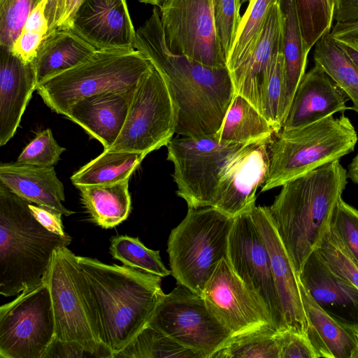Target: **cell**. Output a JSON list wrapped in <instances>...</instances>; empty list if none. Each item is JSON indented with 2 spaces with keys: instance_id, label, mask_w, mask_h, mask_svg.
<instances>
[{
  "instance_id": "obj_1",
  "label": "cell",
  "mask_w": 358,
  "mask_h": 358,
  "mask_svg": "<svg viewBox=\"0 0 358 358\" xmlns=\"http://www.w3.org/2000/svg\"><path fill=\"white\" fill-rule=\"evenodd\" d=\"M134 48L166 78L178 107L176 134L182 136L215 135L235 94L227 67L203 64L172 52L165 41L159 9L136 30Z\"/></svg>"
},
{
  "instance_id": "obj_2",
  "label": "cell",
  "mask_w": 358,
  "mask_h": 358,
  "mask_svg": "<svg viewBox=\"0 0 358 358\" xmlns=\"http://www.w3.org/2000/svg\"><path fill=\"white\" fill-rule=\"evenodd\" d=\"M348 178L339 160L328 163L284 183L267 206L298 275L327 232Z\"/></svg>"
},
{
  "instance_id": "obj_3",
  "label": "cell",
  "mask_w": 358,
  "mask_h": 358,
  "mask_svg": "<svg viewBox=\"0 0 358 358\" xmlns=\"http://www.w3.org/2000/svg\"><path fill=\"white\" fill-rule=\"evenodd\" d=\"M92 294L99 337L113 358L145 327L165 294L159 276L77 256Z\"/></svg>"
},
{
  "instance_id": "obj_4",
  "label": "cell",
  "mask_w": 358,
  "mask_h": 358,
  "mask_svg": "<svg viewBox=\"0 0 358 358\" xmlns=\"http://www.w3.org/2000/svg\"><path fill=\"white\" fill-rule=\"evenodd\" d=\"M29 204L0 182V294L6 297L43 283L55 250L72 241L43 227Z\"/></svg>"
},
{
  "instance_id": "obj_5",
  "label": "cell",
  "mask_w": 358,
  "mask_h": 358,
  "mask_svg": "<svg viewBox=\"0 0 358 358\" xmlns=\"http://www.w3.org/2000/svg\"><path fill=\"white\" fill-rule=\"evenodd\" d=\"M358 140L355 127L344 113L277 133L271 147L270 169L262 192L339 160L352 152Z\"/></svg>"
},
{
  "instance_id": "obj_6",
  "label": "cell",
  "mask_w": 358,
  "mask_h": 358,
  "mask_svg": "<svg viewBox=\"0 0 358 358\" xmlns=\"http://www.w3.org/2000/svg\"><path fill=\"white\" fill-rule=\"evenodd\" d=\"M152 67L135 48L96 50L77 66L49 78L36 90L57 114L88 96L136 87Z\"/></svg>"
},
{
  "instance_id": "obj_7",
  "label": "cell",
  "mask_w": 358,
  "mask_h": 358,
  "mask_svg": "<svg viewBox=\"0 0 358 358\" xmlns=\"http://www.w3.org/2000/svg\"><path fill=\"white\" fill-rule=\"evenodd\" d=\"M234 218L213 206L188 208L167 243L171 272L177 284L202 296L220 262L227 256Z\"/></svg>"
},
{
  "instance_id": "obj_8",
  "label": "cell",
  "mask_w": 358,
  "mask_h": 358,
  "mask_svg": "<svg viewBox=\"0 0 358 358\" xmlns=\"http://www.w3.org/2000/svg\"><path fill=\"white\" fill-rule=\"evenodd\" d=\"M45 282L52 299L55 338L78 343L94 357L113 358L101 342L96 308L77 256L67 247L55 250Z\"/></svg>"
},
{
  "instance_id": "obj_9",
  "label": "cell",
  "mask_w": 358,
  "mask_h": 358,
  "mask_svg": "<svg viewBox=\"0 0 358 358\" xmlns=\"http://www.w3.org/2000/svg\"><path fill=\"white\" fill-rule=\"evenodd\" d=\"M178 107L165 76L152 64L138 85L127 119L110 151L146 153L176 134Z\"/></svg>"
},
{
  "instance_id": "obj_10",
  "label": "cell",
  "mask_w": 358,
  "mask_h": 358,
  "mask_svg": "<svg viewBox=\"0 0 358 358\" xmlns=\"http://www.w3.org/2000/svg\"><path fill=\"white\" fill-rule=\"evenodd\" d=\"M244 144L220 141L215 135L173 138L166 145L173 162L176 194L188 208L213 206L219 173L229 157Z\"/></svg>"
},
{
  "instance_id": "obj_11",
  "label": "cell",
  "mask_w": 358,
  "mask_h": 358,
  "mask_svg": "<svg viewBox=\"0 0 358 358\" xmlns=\"http://www.w3.org/2000/svg\"><path fill=\"white\" fill-rule=\"evenodd\" d=\"M148 324L200 358H211L231 337L203 296L179 284L165 294Z\"/></svg>"
},
{
  "instance_id": "obj_12",
  "label": "cell",
  "mask_w": 358,
  "mask_h": 358,
  "mask_svg": "<svg viewBox=\"0 0 358 358\" xmlns=\"http://www.w3.org/2000/svg\"><path fill=\"white\" fill-rule=\"evenodd\" d=\"M54 338V313L45 282L0 307L1 358H43Z\"/></svg>"
},
{
  "instance_id": "obj_13",
  "label": "cell",
  "mask_w": 358,
  "mask_h": 358,
  "mask_svg": "<svg viewBox=\"0 0 358 358\" xmlns=\"http://www.w3.org/2000/svg\"><path fill=\"white\" fill-rule=\"evenodd\" d=\"M159 13L165 41L172 52L209 66L227 67L213 0H166Z\"/></svg>"
},
{
  "instance_id": "obj_14",
  "label": "cell",
  "mask_w": 358,
  "mask_h": 358,
  "mask_svg": "<svg viewBox=\"0 0 358 358\" xmlns=\"http://www.w3.org/2000/svg\"><path fill=\"white\" fill-rule=\"evenodd\" d=\"M252 209L235 217L227 258L236 274L264 304L280 332L285 330L282 310L269 252L253 219Z\"/></svg>"
},
{
  "instance_id": "obj_15",
  "label": "cell",
  "mask_w": 358,
  "mask_h": 358,
  "mask_svg": "<svg viewBox=\"0 0 358 358\" xmlns=\"http://www.w3.org/2000/svg\"><path fill=\"white\" fill-rule=\"evenodd\" d=\"M274 136L243 145L225 162L213 207L232 217L255 206L256 192L266 182Z\"/></svg>"
},
{
  "instance_id": "obj_16",
  "label": "cell",
  "mask_w": 358,
  "mask_h": 358,
  "mask_svg": "<svg viewBox=\"0 0 358 358\" xmlns=\"http://www.w3.org/2000/svg\"><path fill=\"white\" fill-rule=\"evenodd\" d=\"M202 296L231 337L264 327L275 328L261 301L223 258L206 284Z\"/></svg>"
},
{
  "instance_id": "obj_17",
  "label": "cell",
  "mask_w": 358,
  "mask_h": 358,
  "mask_svg": "<svg viewBox=\"0 0 358 358\" xmlns=\"http://www.w3.org/2000/svg\"><path fill=\"white\" fill-rule=\"evenodd\" d=\"M71 30L96 50L134 48L127 0H83Z\"/></svg>"
},
{
  "instance_id": "obj_18",
  "label": "cell",
  "mask_w": 358,
  "mask_h": 358,
  "mask_svg": "<svg viewBox=\"0 0 358 358\" xmlns=\"http://www.w3.org/2000/svg\"><path fill=\"white\" fill-rule=\"evenodd\" d=\"M252 215L269 252L285 330L306 334L308 322L299 289V275L269 216L267 206H254Z\"/></svg>"
},
{
  "instance_id": "obj_19",
  "label": "cell",
  "mask_w": 358,
  "mask_h": 358,
  "mask_svg": "<svg viewBox=\"0 0 358 358\" xmlns=\"http://www.w3.org/2000/svg\"><path fill=\"white\" fill-rule=\"evenodd\" d=\"M282 52V16L278 2L272 8L251 54L230 71L234 92L263 114V94L278 55Z\"/></svg>"
},
{
  "instance_id": "obj_20",
  "label": "cell",
  "mask_w": 358,
  "mask_h": 358,
  "mask_svg": "<svg viewBox=\"0 0 358 358\" xmlns=\"http://www.w3.org/2000/svg\"><path fill=\"white\" fill-rule=\"evenodd\" d=\"M299 278L313 299L330 315L348 325L358 323V288L332 270L318 250L306 259Z\"/></svg>"
},
{
  "instance_id": "obj_21",
  "label": "cell",
  "mask_w": 358,
  "mask_h": 358,
  "mask_svg": "<svg viewBox=\"0 0 358 358\" xmlns=\"http://www.w3.org/2000/svg\"><path fill=\"white\" fill-rule=\"evenodd\" d=\"M136 87L86 96L71 105L64 115L108 150L122 129Z\"/></svg>"
},
{
  "instance_id": "obj_22",
  "label": "cell",
  "mask_w": 358,
  "mask_h": 358,
  "mask_svg": "<svg viewBox=\"0 0 358 358\" xmlns=\"http://www.w3.org/2000/svg\"><path fill=\"white\" fill-rule=\"evenodd\" d=\"M348 99L331 78L315 64L302 77L281 129L302 127L336 113L343 114L350 109L345 104Z\"/></svg>"
},
{
  "instance_id": "obj_23",
  "label": "cell",
  "mask_w": 358,
  "mask_h": 358,
  "mask_svg": "<svg viewBox=\"0 0 358 358\" xmlns=\"http://www.w3.org/2000/svg\"><path fill=\"white\" fill-rule=\"evenodd\" d=\"M36 86L32 62H24L10 49L0 46L1 146L6 145L15 134Z\"/></svg>"
},
{
  "instance_id": "obj_24",
  "label": "cell",
  "mask_w": 358,
  "mask_h": 358,
  "mask_svg": "<svg viewBox=\"0 0 358 358\" xmlns=\"http://www.w3.org/2000/svg\"><path fill=\"white\" fill-rule=\"evenodd\" d=\"M0 182L30 203L53 208L65 216L74 213L65 208L64 188L54 166L45 167L18 162L1 163Z\"/></svg>"
},
{
  "instance_id": "obj_25",
  "label": "cell",
  "mask_w": 358,
  "mask_h": 358,
  "mask_svg": "<svg viewBox=\"0 0 358 358\" xmlns=\"http://www.w3.org/2000/svg\"><path fill=\"white\" fill-rule=\"evenodd\" d=\"M307 318L306 335L318 357L358 358V338L353 326L343 324L322 309L299 281Z\"/></svg>"
},
{
  "instance_id": "obj_26",
  "label": "cell",
  "mask_w": 358,
  "mask_h": 358,
  "mask_svg": "<svg viewBox=\"0 0 358 358\" xmlns=\"http://www.w3.org/2000/svg\"><path fill=\"white\" fill-rule=\"evenodd\" d=\"M96 50L72 30H56L47 35L32 62L37 85L80 64Z\"/></svg>"
},
{
  "instance_id": "obj_27",
  "label": "cell",
  "mask_w": 358,
  "mask_h": 358,
  "mask_svg": "<svg viewBox=\"0 0 358 358\" xmlns=\"http://www.w3.org/2000/svg\"><path fill=\"white\" fill-rule=\"evenodd\" d=\"M278 4L282 16L285 108L287 115L296 88L305 74L308 53L304 49L295 0H279Z\"/></svg>"
},
{
  "instance_id": "obj_28",
  "label": "cell",
  "mask_w": 358,
  "mask_h": 358,
  "mask_svg": "<svg viewBox=\"0 0 358 358\" xmlns=\"http://www.w3.org/2000/svg\"><path fill=\"white\" fill-rule=\"evenodd\" d=\"M76 187L91 220L101 228H113L128 217L131 211L129 180Z\"/></svg>"
},
{
  "instance_id": "obj_29",
  "label": "cell",
  "mask_w": 358,
  "mask_h": 358,
  "mask_svg": "<svg viewBox=\"0 0 358 358\" xmlns=\"http://www.w3.org/2000/svg\"><path fill=\"white\" fill-rule=\"evenodd\" d=\"M278 133L277 129L247 99L234 94L218 131L220 141L247 144Z\"/></svg>"
},
{
  "instance_id": "obj_30",
  "label": "cell",
  "mask_w": 358,
  "mask_h": 358,
  "mask_svg": "<svg viewBox=\"0 0 358 358\" xmlns=\"http://www.w3.org/2000/svg\"><path fill=\"white\" fill-rule=\"evenodd\" d=\"M328 31L315 43L313 59L353 103L358 114V68L344 48Z\"/></svg>"
},
{
  "instance_id": "obj_31",
  "label": "cell",
  "mask_w": 358,
  "mask_h": 358,
  "mask_svg": "<svg viewBox=\"0 0 358 358\" xmlns=\"http://www.w3.org/2000/svg\"><path fill=\"white\" fill-rule=\"evenodd\" d=\"M146 153L104 150L72 175L76 186L104 185L129 180L146 157Z\"/></svg>"
},
{
  "instance_id": "obj_32",
  "label": "cell",
  "mask_w": 358,
  "mask_h": 358,
  "mask_svg": "<svg viewBox=\"0 0 358 358\" xmlns=\"http://www.w3.org/2000/svg\"><path fill=\"white\" fill-rule=\"evenodd\" d=\"M279 0H250L241 17L236 37L227 59L229 71L244 61L254 50L273 6Z\"/></svg>"
},
{
  "instance_id": "obj_33",
  "label": "cell",
  "mask_w": 358,
  "mask_h": 358,
  "mask_svg": "<svg viewBox=\"0 0 358 358\" xmlns=\"http://www.w3.org/2000/svg\"><path fill=\"white\" fill-rule=\"evenodd\" d=\"M114 358H200L162 331L147 324Z\"/></svg>"
},
{
  "instance_id": "obj_34",
  "label": "cell",
  "mask_w": 358,
  "mask_h": 358,
  "mask_svg": "<svg viewBox=\"0 0 358 358\" xmlns=\"http://www.w3.org/2000/svg\"><path fill=\"white\" fill-rule=\"evenodd\" d=\"M211 358H280L278 331L264 327L231 337Z\"/></svg>"
},
{
  "instance_id": "obj_35",
  "label": "cell",
  "mask_w": 358,
  "mask_h": 358,
  "mask_svg": "<svg viewBox=\"0 0 358 358\" xmlns=\"http://www.w3.org/2000/svg\"><path fill=\"white\" fill-rule=\"evenodd\" d=\"M110 253L124 265L161 278L171 275L166 268L159 250L148 248L138 237L118 235L110 238Z\"/></svg>"
},
{
  "instance_id": "obj_36",
  "label": "cell",
  "mask_w": 358,
  "mask_h": 358,
  "mask_svg": "<svg viewBox=\"0 0 358 358\" xmlns=\"http://www.w3.org/2000/svg\"><path fill=\"white\" fill-rule=\"evenodd\" d=\"M304 49L312 47L327 31H331L336 0H295Z\"/></svg>"
},
{
  "instance_id": "obj_37",
  "label": "cell",
  "mask_w": 358,
  "mask_h": 358,
  "mask_svg": "<svg viewBox=\"0 0 358 358\" xmlns=\"http://www.w3.org/2000/svg\"><path fill=\"white\" fill-rule=\"evenodd\" d=\"M285 65L282 52L275 62L263 94V115L279 131L285 119Z\"/></svg>"
},
{
  "instance_id": "obj_38",
  "label": "cell",
  "mask_w": 358,
  "mask_h": 358,
  "mask_svg": "<svg viewBox=\"0 0 358 358\" xmlns=\"http://www.w3.org/2000/svg\"><path fill=\"white\" fill-rule=\"evenodd\" d=\"M41 0H0V46L11 49Z\"/></svg>"
},
{
  "instance_id": "obj_39",
  "label": "cell",
  "mask_w": 358,
  "mask_h": 358,
  "mask_svg": "<svg viewBox=\"0 0 358 358\" xmlns=\"http://www.w3.org/2000/svg\"><path fill=\"white\" fill-rule=\"evenodd\" d=\"M241 0H213L217 34L226 61L234 45L241 20Z\"/></svg>"
},
{
  "instance_id": "obj_40",
  "label": "cell",
  "mask_w": 358,
  "mask_h": 358,
  "mask_svg": "<svg viewBox=\"0 0 358 358\" xmlns=\"http://www.w3.org/2000/svg\"><path fill=\"white\" fill-rule=\"evenodd\" d=\"M66 148L60 146L49 128L38 132L27 145L17 159V162L39 166H54Z\"/></svg>"
},
{
  "instance_id": "obj_41",
  "label": "cell",
  "mask_w": 358,
  "mask_h": 358,
  "mask_svg": "<svg viewBox=\"0 0 358 358\" xmlns=\"http://www.w3.org/2000/svg\"><path fill=\"white\" fill-rule=\"evenodd\" d=\"M330 227L358 266V210L341 197L334 208Z\"/></svg>"
},
{
  "instance_id": "obj_42",
  "label": "cell",
  "mask_w": 358,
  "mask_h": 358,
  "mask_svg": "<svg viewBox=\"0 0 358 358\" xmlns=\"http://www.w3.org/2000/svg\"><path fill=\"white\" fill-rule=\"evenodd\" d=\"M280 358H319L306 334L287 329L278 332Z\"/></svg>"
},
{
  "instance_id": "obj_43",
  "label": "cell",
  "mask_w": 358,
  "mask_h": 358,
  "mask_svg": "<svg viewBox=\"0 0 358 358\" xmlns=\"http://www.w3.org/2000/svg\"><path fill=\"white\" fill-rule=\"evenodd\" d=\"M44 38L40 34L22 30L10 50L24 62H32Z\"/></svg>"
},
{
  "instance_id": "obj_44",
  "label": "cell",
  "mask_w": 358,
  "mask_h": 358,
  "mask_svg": "<svg viewBox=\"0 0 358 358\" xmlns=\"http://www.w3.org/2000/svg\"><path fill=\"white\" fill-rule=\"evenodd\" d=\"M29 209L35 219L48 231L65 236L62 215V213L46 206L29 204Z\"/></svg>"
},
{
  "instance_id": "obj_45",
  "label": "cell",
  "mask_w": 358,
  "mask_h": 358,
  "mask_svg": "<svg viewBox=\"0 0 358 358\" xmlns=\"http://www.w3.org/2000/svg\"><path fill=\"white\" fill-rule=\"evenodd\" d=\"M91 357L93 355L79 343L61 341L54 338L43 358L48 357Z\"/></svg>"
},
{
  "instance_id": "obj_46",
  "label": "cell",
  "mask_w": 358,
  "mask_h": 358,
  "mask_svg": "<svg viewBox=\"0 0 358 358\" xmlns=\"http://www.w3.org/2000/svg\"><path fill=\"white\" fill-rule=\"evenodd\" d=\"M83 0H57L55 31L71 30L76 11Z\"/></svg>"
},
{
  "instance_id": "obj_47",
  "label": "cell",
  "mask_w": 358,
  "mask_h": 358,
  "mask_svg": "<svg viewBox=\"0 0 358 358\" xmlns=\"http://www.w3.org/2000/svg\"><path fill=\"white\" fill-rule=\"evenodd\" d=\"M48 0H41L29 15L22 30L40 34L46 36L49 23L45 15Z\"/></svg>"
},
{
  "instance_id": "obj_48",
  "label": "cell",
  "mask_w": 358,
  "mask_h": 358,
  "mask_svg": "<svg viewBox=\"0 0 358 358\" xmlns=\"http://www.w3.org/2000/svg\"><path fill=\"white\" fill-rule=\"evenodd\" d=\"M334 19L336 24H358V0H336Z\"/></svg>"
},
{
  "instance_id": "obj_49",
  "label": "cell",
  "mask_w": 358,
  "mask_h": 358,
  "mask_svg": "<svg viewBox=\"0 0 358 358\" xmlns=\"http://www.w3.org/2000/svg\"><path fill=\"white\" fill-rule=\"evenodd\" d=\"M57 0H48L45 8V15L49 23V29L47 35L50 34L55 31V14H56Z\"/></svg>"
},
{
  "instance_id": "obj_50",
  "label": "cell",
  "mask_w": 358,
  "mask_h": 358,
  "mask_svg": "<svg viewBox=\"0 0 358 358\" xmlns=\"http://www.w3.org/2000/svg\"><path fill=\"white\" fill-rule=\"evenodd\" d=\"M333 37L358 51V34H340Z\"/></svg>"
},
{
  "instance_id": "obj_51",
  "label": "cell",
  "mask_w": 358,
  "mask_h": 358,
  "mask_svg": "<svg viewBox=\"0 0 358 358\" xmlns=\"http://www.w3.org/2000/svg\"><path fill=\"white\" fill-rule=\"evenodd\" d=\"M348 176L358 186V152L348 166Z\"/></svg>"
},
{
  "instance_id": "obj_52",
  "label": "cell",
  "mask_w": 358,
  "mask_h": 358,
  "mask_svg": "<svg viewBox=\"0 0 358 358\" xmlns=\"http://www.w3.org/2000/svg\"><path fill=\"white\" fill-rule=\"evenodd\" d=\"M338 41V40H337ZM342 46L344 48L347 53L349 55L353 62L358 68V51L353 48L339 41Z\"/></svg>"
},
{
  "instance_id": "obj_53",
  "label": "cell",
  "mask_w": 358,
  "mask_h": 358,
  "mask_svg": "<svg viewBox=\"0 0 358 358\" xmlns=\"http://www.w3.org/2000/svg\"><path fill=\"white\" fill-rule=\"evenodd\" d=\"M141 3L152 4L155 6H161L166 0H138Z\"/></svg>"
},
{
  "instance_id": "obj_54",
  "label": "cell",
  "mask_w": 358,
  "mask_h": 358,
  "mask_svg": "<svg viewBox=\"0 0 358 358\" xmlns=\"http://www.w3.org/2000/svg\"><path fill=\"white\" fill-rule=\"evenodd\" d=\"M250 0H241V4L249 2Z\"/></svg>"
}]
</instances>
